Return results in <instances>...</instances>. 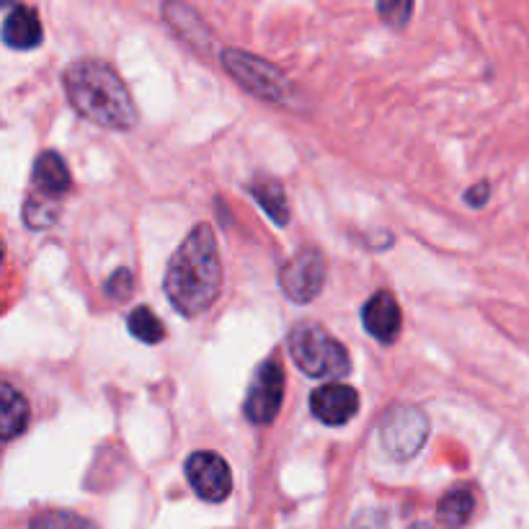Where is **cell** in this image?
Masks as SVG:
<instances>
[{
	"mask_svg": "<svg viewBox=\"0 0 529 529\" xmlns=\"http://www.w3.org/2000/svg\"><path fill=\"white\" fill-rule=\"evenodd\" d=\"M287 344H290L292 362L305 375L323 377V380H336V377L349 375V354L318 323H297L290 331V336H287Z\"/></svg>",
	"mask_w": 529,
	"mask_h": 529,
	"instance_id": "obj_3",
	"label": "cell"
},
{
	"mask_svg": "<svg viewBox=\"0 0 529 529\" xmlns=\"http://www.w3.org/2000/svg\"><path fill=\"white\" fill-rule=\"evenodd\" d=\"M310 411L318 421L328 426L349 424L359 411V393L344 382L320 385L310 395Z\"/></svg>",
	"mask_w": 529,
	"mask_h": 529,
	"instance_id": "obj_9",
	"label": "cell"
},
{
	"mask_svg": "<svg viewBox=\"0 0 529 529\" xmlns=\"http://www.w3.org/2000/svg\"><path fill=\"white\" fill-rule=\"evenodd\" d=\"M62 212L60 199L55 197H44L39 191H31L29 199L24 204V220L29 228L39 230V228H52L57 222Z\"/></svg>",
	"mask_w": 529,
	"mask_h": 529,
	"instance_id": "obj_17",
	"label": "cell"
},
{
	"mask_svg": "<svg viewBox=\"0 0 529 529\" xmlns=\"http://www.w3.org/2000/svg\"><path fill=\"white\" fill-rule=\"evenodd\" d=\"M279 284H282V292L290 297L292 302H300V305L313 302L315 297L323 292V287H326V259H323L320 248H300V251L282 266Z\"/></svg>",
	"mask_w": 529,
	"mask_h": 529,
	"instance_id": "obj_6",
	"label": "cell"
},
{
	"mask_svg": "<svg viewBox=\"0 0 529 529\" xmlns=\"http://www.w3.org/2000/svg\"><path fill=\"white\" fill-rule=\"evenodd\" d=\"M488 197H491V186H488V181H478V184L470 186V189L465 191V202H468L470 207H483V204L488 202Z\"/></svg>",
	"mask_w": 529,
	"mask_h": 529,
	"instance_id": "obj_22",
	"label": "cell"
},
{
	"mask_svg": "<svg viewBox=\"0 0 529 529\" xmlns=\"http://www.w3.org/2000/svg\"><path fill=\"white\" fill-rule=\"evenodd\" d=\"M163 290L186 318H199L215 305L222 290V264L215 230L199 222L168 261Z\"/></svg>",
	"mask_w": 529,
	"mask_h": 529,
	"instance_id": "obj_1",
	"label": "cell"
},
{
	"mask_svg": "<svg viewBox=\"0 0 529 529\" xmlns=\"http://www.w3.org/2000/svg\"><path fill=\"white\" fill-rule=\"evenodd\" d=\"M222 68L228 70L248 93L264 101H282L287 96V78L271 62L243 50L222 52Z\"/></svg>",
	"mask_w": 529,
	"mask_h": 529,
	"instance_id": "obj_5",
	"label": "cell"
},
{
	"mask_svg": "<svg viewBox=\"0 0 529 529\" xmlns=\"http://www.w3.org/2000/svg\"><path fill=\"white\" fill-rule=\"evenodd\" d=\"M0 3H3V6L8 8V6H11V3H13V0H0Z\"/></svg>",
	"mask_w": 529,
	"mask_h": 529,
	"instance_id": "obj_24",
	"label": "cell"
},
{
	"mask_svg": "<svg viewBox=\"0 0 529 529\" xmlns=\"http://www.w3.org/2000/svg\"><path fill=\"white\" fill-rule=\"evenodd\" d=\"M104 290H106V295L111 297V300H117V302L130 300L132 292H135V277H132V271L130 269L114 271V274L106 279Z\"/></svg>",
	"mask_w": 529,
	"mask_h": 529,
	"instance_id": "obj_21",
	"label": "cell"
},
{
	"mask_svg": "<svg viewBox=\"0 0 529 529\" xmlns=\"http://www.w3.org/2000/svg\"><path fill=\"white\" fill-rule=\"evenodd\" d=\"M186 478H189L191 488L202 501L210 504H220L233 491V475H230V465L222 460L215 452H194L184 465Z\"/></svg>",
	"mask_w": 529,
	"mask_h": 529,
	"instance_id": "obj_8",
	"label": "cell"
},
{
	"mask_svg": "<svg viewBox=\"0 0 529 529\" xmlns=\"http://www.w3.org/2000/svg\"><path fill=\"white\" fill-rule=\"evenodd\" d=\"M163 21H168V26L189 44H194L199 50H210V29L204 26L199 13L189 3H184V0H166L163 3Z\"/></svg>",
	"mask_w": 529,
	"mask_h": 529,
	"instance_id": "obj_13",
	"label": "cell"
},
{
	"mask_svg": "<svg viewBox=\"0 0 529 529\" xmlns=\"http://www.w3.org/2000/svg\"><path fill=\"white\" fill-rule=\"evenodd\" d=\"M377 13L393 29H403L413 16V0H377Z\"/></svg>",
	"mask_w": 529,
	"mask_h": 529,
	"instance_id": "obj_20",
	"label": "cell"
},
{
	"mask_svg": "<svg viewBox=\"0 0 529 529\" xmlns=\"http://www.w3.org/2000/svg\"><path fill=\"white\" fill-rule=\"evenodd\" d=\"M248 191L253 194V199L259 202L261 210L277 222L279 228L290 222V207H287V197H284V189L277 181H261V184H251Z\"/></svg>",
	"mask_w": 529,
	"mask_h": 529,
	"instance_id": "obj_16",
	"label": "cell"
},
{
	"mask_svg": "<svg viewBox=\"0 0 529 529\" xmlns=\"http://www.w3.org/2000/svg\"><path fill=\"white\" fill-rule=\"evenodd\" d=\"M284 400V370L277 359H266L259 364V370L253 375L251 388H248L246 403V419L251 424L266 426L279 416Z\"/></svg>",
	"mask_w": 529,
	"mask_h": 529,
	"instance_id": "obj_7",
	"label": "cell"
},
{
	"mask_svg": "<svg viewBox=\"0 0 529 529\" xmlns=\"http://www.w3.org/2000/svg\"><path fill=\"white\" fill-rule=\"evenodd\" d=\"M362 323L367 333L375 336L380 344H395L400 336V326H403V313H400L398 300L385 290L372 295L370 300L364 302Z\"/></svg>",
	"mask_w": 529,
	"mask_h": 529,
	"instance_id": "obj_10",
	"label": "cell"
},
{
	"mask_svg": "<svg viewBox=\"0 0 529 529\" xmlns=\"http://www.w3.org/2000/svg\"><path fill=\"white\" fill-rule=\"evenodd\" d=\"M29 529H96V524L88 522V519L80 517V514H75V511L50 509L31 519Z\"/></svg>",
	"mask_w": 529,
	"mask_h": 529,
	"instance_id": "obj_19",
	"label": "cell"
},
{
	"mask_svg": "<svg viewBox=\"0 0 529 529\" xmlns=\"http://www.w3.org/2000/svg\"><path fill=\"white\" fill-rule=\"evenodd\" d=\"M31 419V408L26 403L24 395L19 390H13V385H0V431H3V439L11 442V439L21 437L26 429H29Z\"/></svg>",
	"mask_w": 529,
	"mask_h": 529,
	"instance_id": "obj_14",
	"label": "cell"
},
{
	"mask_svg": "<svg viewBox=\"0 0 529 529\" xmlns=\"http://www.w3.org/2000/svg\"><path fill=\"white\" fill-rule=\"evenodd\" d=\"M475 511V496L468 486H455L452 491L444 493V499L439 501V522L450 529H460L462 524H468Z\"/></svg>",
	"mask_w": 529,
	"mask_h": 529,
	"instance_id": "obj_15",
	"label": "cell"
},
{
	"mask_svg": "<svg viewBox=\"0 0 529 529\" xmlns=\"http://www.w3.org/2000/svg\"><path fill=\"white\" fill-rule=\"evenodd\" d=\"M349 529H385V522H382V517L377 511H364V514H359V517L351 522Z\"/></svg>",
	"mask_w": 529,
	"mask_h": 529,
	"instance_id": "obj_23",
	"label": "cell"
},
{
	"mask_svg": "<svg viewBox=\"0 0 529 529\" xmlns=\"http://www.w3.org/2000/svg\"><path fill=\"white\" fill-rule=\"evenodd\" d=\"M70 186H73V176H70L65 158L57 155L55 150L39 155L34 171H31V191H39L44 197L62 199L70 191Z\"/></svg>",
	"mask_w": 529,
	"mask_h": 529,
	"instance_id": "obj_11",
	"label": "cell"
},
{
	"mask_svg": "<svg viewBox=\"0 0 529 529\" xmlns=\"http://www.w3.org/2000/svg\"><path fill=\"white\" fill-rule=\"evenodd\" d=\"M127 326H130V333L135 336L137 341L142 344H160V341L166 339V328L160 323L158 315L153 313L150 308H135L127 318Z\"/></svg>",
	"mask_w": 529,
	"mask_h": 529,
	"instance_id": "obj_18",
	"label": "cell"
},
{
	"mask_svg": "<svg viewBox=\"0 0 529 529\" xmlns=\"http://www.w3.org/2000/svg\"><path fill=\"white\" fill-rule=\"evenodd\" d=\"M429 437V419L419 406H395L380 421V439L388 455L398 462L416 457Z\"/></svg>",
	"mask_w": 529,
	"mask_h": 529,
	"instance_id": "obj_4",
	"label": "cell"
},
{
	"mask_svg": "<svg viewBox=\"0 0 529 529\" xmlns=\"http://www.w3.org/2000/svg\"><path fill=\"white\" fill-rule=\"evenodd\" d=\"M62 86L70 106L88 122L117 132L132 130L137 124V106L130 88L106 62L91 57L75 60L62 73Z\"/></svg>",
	"mask_w": 529,
	"mask_h": 529,
	"instance_id": "obj_2",
	"label": "cell"
},
{
	"mask_svg": "<svg viewBox=\"0 0 529 529\" xmlns=\"http://www.w3.org/2000/svg\"><path fill=\"white\" fill-rule=\"evenodd\" d=\"M44 39L42 21L29 6H13L3 21V42L11 50H37Z\"/></svg>",
	"mask_w": 529,
	"mask_h": 529,
	"instance_id": "obj_12",
	"label": "cell"
}]
</instances>
